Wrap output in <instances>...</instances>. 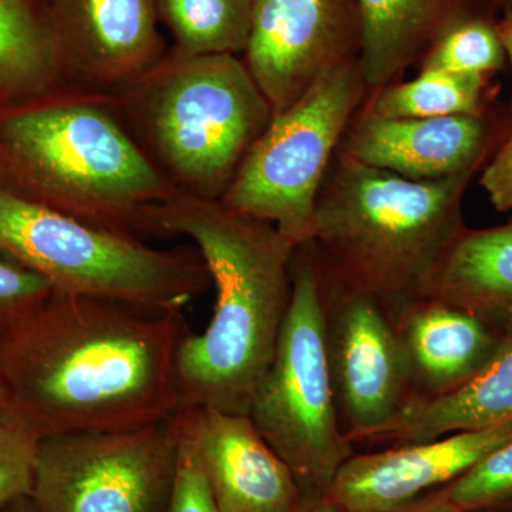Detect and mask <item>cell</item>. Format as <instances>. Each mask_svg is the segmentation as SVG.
Returning a JSON list of instances; mask_svg holds the SVG:
<instances>
[{
    "instance_id": "cell-1",
    "label": "cell",
    "mask_w": 512,
    "mask_h": 512,
    "mask_svg": "<svg viewBox=\"0 0 512 512\" xmlns=\"http://www.w3.org/2000/svg\"><path fill=\"white\" fill-rule=\"evenodd\" d=\"M188 333L181 311L53 292L0 332L6 409L40 439L170 419Z\"/></svg>"
},
{
    "instance_id": "cell-2",
    "label": "cell",
    "mask_w": 512,
    "mask_h": 512,
    "mask_svg": "<svg viewBox=\"0 0 512 512\" xmlns=\"http://www.w3.org/2000/svg\"><path fill=\"white\" fill-rule=\"evenodd\" d=\"M161 228L164 238L194 242L217 292L207 328L188 333L178 350L181 409L248 416L291 303L298 245L271 222L180 192L164 205Z\"/></svg>"
},
{
    "instance_id": "cell-3",
    "label": "cell",
    "mask_w": 512,
    "mask_h": 512,
    "mask_svg": "<svg viewBox=\"0 0 512 512\" xmlns=\"http://www.w3.org/2000/svg\"><path fill=\"white\" fill-rule=\"evenodd\" d=\"M0 187L144 241L164 237L161 211L178 194L109 97L77 89L0 107Z\"/></svg>"
},
{
    "instance_id": "cell-4",
    "label": "cell",
    "mask_w": 512,
    "mask_h": 512,
    "mask_svg": "<svg viewBox=\"0 0 512 512\" xmlns=\"http://www.w3.org/2000/svg\"><path fill=\"white\" fill-rule=\"evenodd\" d=\"M480 171L414 181L336 153L313 220L320 262L396 320L423 298L440 256L466 228L464 195Z\"/></svg>"
},
{
    "instance_id": "cell-5",
    "label": "cell",
    "mask_w": 512,
    "mask_h": 512,
    "mask_svg": "<svg viewBox=\"0 0 512 512\" xmlns=\"http://www.w3.org/2000/svg\"><path fill=\"white\" fill-rule=\"evenodd\" d=\"M107 97L158 173L200 200L224 197L274 116L241 56L171 49L146 76Z\"/></svg>"
},
{
    "instance_id": "cell-6",
    "label": "cell",
    "mask_w": 512,
    "mask_h": 512,
    "mask_svg": "<svg viewBox=\"0 0 512 512\" xmlns=\"http://www.w3.org/2000/svg\"><path fill=\"white\" fill-rule=\"evenodd\" d=\"M0 254L43 276L53 291L181 311L212 285L195 248L158 249L0 187Z\"/></svg>"
},
{
    "instance_id": "cell-7",
    "label": "cell",
    "mask_w": 512,
    "mask_h": 512,
    "mask_svg": "<svg viewBox=\"0 0 512 512\" xmlns=\"http://www.w3.org/2000/svg\"><path fill=\"white\" fill-rule=\"evenodd\" d=\"M249 417L295 474L303 498H325L356 448L343 433L325 343V289L312 242L292 261V298Z\"/></svg>"
},
{
    "instance_id": "cell-8",
    "label": "cell",
    "mask_w": 512,
    "mask_h": 512,
    "mask_svg": "<svg viewBox=\"0 0 512 512\" xmlns=\"http://www.w3.org/2000/svg\"><path fill=\"white\" fill-rule=\"evenodd\" d=\"M369 94L359 59L323 76L301 99L272 116L221 204L271 222L298 247L311 242L320 190Z\"/></svg>"
},
{
    "instance_id": "cell-9",
    "label": "cell",
    "mask_w": 512,
    "mask_h": 512,
    "mask_svg": "<svg viewBox=\"0 0 512 512\" xmlns=\"http://www.w3.org/2000/svg\"><path fill=\"white\" fill-rule=\"evenodd\" d=\"M180 446L178 413L137 429L43 437L32 498L43 512H165Z\"/></svg>"
},
{
    "instance_id": "cell-10",
    "label": "cell",
    "mask_w": 512,
    "mask_h": 512,
    "mask_svg": "<svg viewBox=\"0 0 512 512\" xmlns=\"http://www.w3.org/2000/svg\"><path fill=\"white\" fill-rule=\"evenodd\" d=\"M320 268L330 379L343 433L356 448L396 417L412 387L389 312L375 296L330 274L322 262Z\"/></svg>"
},
{
    "instance_id": "cell-11",
    "label": "cell",
    "mask_w": 512,
    "mask_h": 512,
    "mask_svg": "<svg viewBox=\"0 0 512 512\" xmlns=\"http://www.w3.org/2000/svg\"><path fill=\"white\" fill-rule=\"evenodd\" d=\"M359 53L357 0H252L242 59L274 114Z\"/></svg>"
},
{
    "instance_id": "cell-12",
    "label": "cell",
    "mask_w": 512,
    "mask_h": 512,
    "mask_svg": "<svg viewBox=\"0 0 512 512\" xmlns=\"http://www.w3.org/2000/svg\"><path fill=\"white\" fill-rule=\"evenodd\" d=\"M49 16L70 89L113 96L171 50L157 0H49Z\"/></svg>"
},
{
    "instance_id": "cell-13",
    "label": "cell",
    "mask_w": 512,
    "mask_h": 512,
    "mask_svg": "<svg viewBox=\"0 0 512 512\" xmlns=\"http://www.w3.org/2000/svg\"><path fill=\"white\" fill-rule=\"evenodd\" d=\"M508 126L491 110L480 116L397 119L369 113L362 106L338 154L409 180H441L483 170Z\"/></svg>"
},
{
    "instance_id": "cell-14",
    "label": "cell",
    "mask_w": 512,
    "mask_h": 512,
    "mask_svg": "<svg viewBox=\"0 0 512 512\" xmlns=\"http://www.w3.org/2000/svg\"><path fill=\"white\" fill-rule=\"evenodd\" d=\"M512 440V423L423 443L353 454L339 468L328 500L346 512H396L463 476Z\"/></svg>"
},
{
    "instance_id": "cell-15",
    "label": "cell",
    "mask_w": 512,
    "mask_h": 512,
    "mask_svg": "<svg viewBox=\"0 0 512 512\" xmlns=\"http://www.w3.org/2000/svg\"><path fill=\"white\" fill-rule=\"evenodd\" d=\"M178 426L220 512H288L301 503L295 474L247 414L185 407Z\"/></svg>"
},
{
    "instance_id": "cell-16",
    "label": "cell",
    "mask_w": 512,
    "mask_h": 512,
    "mask_svg": "<svg viewBox=\"0 0 512 512\" xmlns=\"http://www.w3.org/2000/svg\"><path fill=\"white\" fill-rule=\"evenodd\" d=\"M412 397L453 392L494 356L501 330L493 323L439 299L420 298L396 320Z\"/></svg>"
},
{
    "instance_id": "cell-17",
    "label": "cell",
    "mask_w": 512,
    "mask_h": 512,
    "mask_svg": "<svg viewBox=\"0 0 512 512\" xmlns=\"http://www.w3.org/2000/svg\"><path fill=\"white\" fill-rule=\"evenodd\" d=\"M512 423V320L505 323L494 356L466 384L436 397H417L367 444L423 443Z\"/></svg>"
},
{
    "instance_id": "cell-18",
    "label": "cell",
    "mask_w": 512,
    "mask_h": 512,
    "mask_svg": "<svg viewBox=\"0 0 512 512\" xmlns=\"http://www.w3.org/2000/svg\"><path fill=\"white\" fill-rule=\"evenodd\" d=\"M423 298L439 299L503 328L512 320V221L464 228L427 279Z\"/></svg>"
},
{
    "instance_id": "cell-19",
    "label": "cell",
    "mask_w": 512,
    "mask_h": 512,
    "mask_svg": "<svg viewBox=\"0 0 512 512\" xmlns=\"http://www.w3.org/2000/svg\"><path fill=\"white\" fill-rule=\"evenodd\" d=\"M471 0H357L359 66L370 93L420 63L437 36Z\"/></svg>"
},
{
    "instance_id": "cell-20",
    "label": "cell",
    "mask_w": 512,
    "mask_h": 512,
    "mask_svg": "<svg viewBox=\"0 0 512 512\" xmlns=\"http://www.w3.org/2000/svg\"><path fill=\"white\" fill-rule=\"evenodd\" d=\"M70 89L64 76L49 6L0 0V107Z\"/></svg>"
},
{
    "instance_id": "cell-21",
    "label": "cell",
    "mask_w": 512,
    "mask_h": 512,
    "mask_svg": "<svg viewBox=\"0 0 512 512\" xmlns=\"http://www.w3.org/2000/svg\"><path fill=\"white\" fill-rule=\"evenodd\" d=\"M490 80L446 70L420 69L412 80H397L370 93L363 109L397 119L480 116L491 110Z\"/></svg>"
},
{
    "instance_id": "cell-22",
    "label": "cell",
    "mask_w": 512,
    "mask_h": 512,
    "mask_svg": "<svg viewBox=\"0 0 512 512\" xmlns=\"http://www.w3.org/2000/svg\"><path fill=\"white\" fill-rule=\"evenodd\" d=\"M171 49L188 56H244L251 33L252 0H157Z\"/></svg>"
},
{
    "instance_id": "cell-23",
    "label": "cell",
    "mask_w": 512,
    "mask_h": 512,
    "mask_svg": "<svg viewBox=\"0 0 512 512\" xmlns=\"http://www.w3.org/2000/svg\"><path fill=\"white\" fill-rule=\"evenodd\" d=\"M497 12L490 0H471L434 40L420 60V69L493 79L508 63Z\"/></svg>"
},
{
    "instance_id": "cell-24",
    "label": "cell",
    "mask_w": 512,
    "mask_h": 512,
    "mask_svg": "<svg viewBox=\"0 0 512 512\" xmlns=\"http://www.w3.org/2000/svg\"><path fill=\"white\" fill-rule=\"evenodd\" d=\"M448 497L464 512L491 511L512 500V440L495 448L463 476L446 485Z\"/></svg>"
},
{
    "instance_id": "cell-25",
    "label": "cell",
    "mask_w": 512,
    "mask_h": 512,
    "mask_svg": "<svg viewBox=\"0 0 512 512\" xmlns=\"http://www.w3.org/2000/svg\"><path fill=\"white\" fill-rule=\"evenodd\" d=\"M40 437L8 409L0 414V510L29 497Z\"/></svg>"
},
{
    "instance_id": "cell-26",
    "label": "cell",
    "mask_w": 512,
    "mask_h": 512,
    "mask_svg": "<svg viewBox=\"0 0 512 512\" xmlns=\"http://www.w3.org/2000/svg\"><path fill=\"white\" fill-rule=\"evenodd\" d=\"M53 292L43 276L0 254V332L39 308Z\"/></svg>"
},
{
    "instance_id": "cell-27",
    "label": "cell",
    "mask_w": 512,
    "mask_h": 512,
    "mask_svg": "<svg viewBox=\"0 0 512 512\" xmlns=\"http://www.w3.org/2000/svg\"><path fill=\"white\" fill-rule=\"evenodd\" d=\"M165 512H220L194 451L183 440L173 494Z\"/></svg>"
},
{
    "instance_id": "cell-28",
    "label": "cell",
    "mask_w": 512,
    "mask_h": 512,
    "mask_svg": "<svg viewBox=\"0 0 512 512\" xmlns=\"http://www.w3.org/2000/svg\"><path fill=\"white\" fill-rule=\"evenodd\" d=\"M480 185L495 210L512 211V119L493 156L480 171Z\"/></svg>"
},
{
    "instance_id": "cell-29",
    "label": "cell",
    "mask_w": 512,
    "mask_h": 512,
    "mask_svg": "<svg viewBox=\"0 0 512 512\" xmlns=\"http://www.w3.org/2000/svg\"><path fill=\"white\" fill-rule=\"evenodd\" d=\"M396 512H464L458 508L448 497L446 487L439 490L431 491V493L423 495L419 500L413 501L412 504L400 508Z\"/></svg>"
},
{
    "instance_id": "cell-30",
    "label": "cell",
    "mask_w": 512,
    "mask_h": 512,
    "mask_svg": "<svg viewBox=\"0 0 512 512\" xmlns=\"http://www.w3.org/2000/svg\"><path fill=\"white\" fill-rule=\"evenodd\" d=\"M288 512H346L328 498H302L301 503Z\"/></svg>"
},
{
    "instance_id": "cell-31",
    "label": "cell",
    "mask_w": 512,
    "mask_h": 512,
    "mask_svg": "<svg viewBox=\"0 0 512 512\" xmlns=\"http://www.w3.org/2000/svg\"><path fill=\"white\" fill-rule=\"evenodd\" d=\"M498 33L503 42L507 62L511 64L512 69V10H504L501 18H498Z\"/></svg>"
},
{
    "instance_id": "cell-32",
    "label": "cell",
    "mask_w": 512,
    "mask_h": 512,
    "mask_svg": "<svg viewBox=\"0 0 512 512\" xmlns=\"http://www.w3.org/2000/svg\"><path fill=\"white\" fill-rule=\"evenodd\" d=\"M0 512H43L40 510L39 505L33 500L32 495L29 497L19 498V500L13 501L5 508H2Z\"/></svg>"
},
{
    "instance_id": "cell-33",
    "label": "cell",
    "mask_w": 512,
    "mask_h": 512,
    "mask_svg": "<svg viewBox=\"0 0 512 512\" xmlns=\"http://www.w3.org/2000/svg\"><path fill=\"white\" fill-rule=\"evenodd\" d=\"M8 407V399H6L5 384H3L2 372H0V414L5 412Z\"/></svg>"
},
{
    "instance_id": "cell-34",
    "label": "cell",
    "mask_w": 512,
    "mask_h": 512,
    "mask_svg": "<svg viewBox=\"0 0 512 512\" xmlns=\"http://www.w3.org/2000/svg\"><path fill=\"white\" fill-rule=\"evenodd\" d=\"M491 3L497 8L504 12V10H512V0H490Z\"/></svg>"
},
{
    "instance_id": "cell-35",
    "label": "cell",
    "mask_w": 512,
    "mask_h": 512,
    "mask_svg": "<svg viewBox=\"0 0 512 512\" xmlns=\"http://www.w3.org/2000/svg\"><path fill=\"white\" fill-rule=\"evenodd\" d=\"M497 512H512V500L510 503L504 504L503 507L497 508V510H491Z\"/></svg>"
},
{
    "instance_id": "cell-36",
    "label": "cell",
    "mask_w": 512,
    "mask_h": 512,
    "mask_svg": "<svg viewBox=\"0 0 512 512\" xmlns=\"http://www.w3.org/2000/svg\"><path fill=\"white\" fill-rule=\"evenodd\" d=\"M478 512H497V511H478Z\"/></svg>"
}]
</instances>
